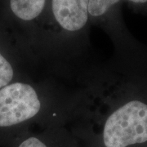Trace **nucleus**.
I'll return each instance as SVG.
<instances>
[{"mask_svg":"<svg viewBox=\"0 0 147 147\" xmlns=\"http://www.w3.org/2000/svg\"><path fill=\"white\" fill-rule=\"evenodd\" d=\"M105 147H127L147 142V103L125 102L106 119L102 131Z\"/></svg>","mask_w":147,"mask_h":147,"instance_id":"1","label":"nucleus"},{"mask_svg":"<svg viewBox=\"0 0 147 147\" xmlns=\"http://www.w3.org/2000/svg\"><path fill=\"white\" fill-rule=\"evenodd\" d=\"M41 101L31 85L13 83L0 89V127H10L38 114Z\"/></svg>","mask_w":147,"mask_h":147,"instance_id":"2","label":"nucleus"},{"mask_svg":"<svg viewBox=\"0 0 147 147\" xmlns=\"http://www.w3.org/2000/svg\"><path fill=\"white\" fill-rule=\"evenodd\" d=\"M89 0H52V11L57 24L67 32L81 30L87 25Z\"/></svg>","mask_w":147,"mask_h":147,"instance_id":"3","label":"nucleus"},{"mask_svg":"<svg viewBox=\"0 0 147 147\" xmlns=\"http://www.w3.org/2000/svg\"><path fill=\"white\" fill-rule=\"evenodd\" d=\"M47 0H10V7L15 16L24 21L36 19L42 12Z\"/></svg>","mask_w":147,"mask_h":147,"instance_id":"4","label":"nucleus"},{"mask_svg":"<svg viewBox=\"0 0 147 147\" xmlns=\"http://www.w3.org/2000/svg\"><path fill=\"white\" fill-rule=\"evenodd\" d=\"M119 2L120 0H89V16L92 17H100L105 16L114 6Z\"/></svg>","mask_w":147,"mask_h":147,"instance_id":"5","label":"nucleus"},{"mask_svg":"<svg viewBox=\"0 0 147 147\" xmlns=\"http://www.w3.org/2000/svg\"><path fill=\"white\" fill-rule=\"evenodd\" d=\"M14 72L9 61L0 53V89L10 84Z\"/></svg>","mask_w":147,"mask_h":147,"instance_id":"6","label":"nucleus"},{"mask_svg":"<svg viewBox=\"0 0 147 147\" xmlns=\"http://www.w3.org/2000/svg\"><path fill=\"white\" fill-rule=\"evenodd\" d=\"M19 147H47L44 142L37 137H29L19 146Z\"/></svg>","mask_w":147,"mask_h":147,"instance_id":"7","label":"nucleus"},{"mask_svg":"<svg viewBox=\"0 0 147 147\" xmlns=\"http://www.w3.org/2000/svg\"><path fill=\"white\" fill-rule=\"evenodd\" d=\"M129 2H131L133 3H147V0H128Z\"/></svg>","mask_w":147,"mask_h":147,"instance_id":"8","label":"nucleus"}]
</instances>
